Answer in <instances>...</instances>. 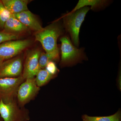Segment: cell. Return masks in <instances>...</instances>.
<instances>
[{"label":"cell","mask_w":121,"mask_h":121,"mask_svg":"<svg viewBox=\"0 0 121 121\" xmlns=\"http://www.w3.org/2000/svg\"><path fill=\"white\" fill-rule=\"evenodd\" d=\"M90 8L85 7L72 13H69L64 18L65 28L69 33L76 47L79 44V33L81 25Z\"/></svg>","instance_id":"6da1fadb"},{"label":"cell","mask_w":121,"mask_h":121,"mask_svg":"<svg viewBox=\"0 0 121 121\" xmlns=\"http://www.w3.org/2000/svg\"><path fill=\"white\" fill-rule=\"evenodd\" d=\"M62 32L60 26L54 23L37 32L35 39L41 43L46 52H51L58 48L57 40Z\"/></svg>","instance_id":"7a4b0ae2"},{"label":"cell","mask_w":121,"mask_h":121,"mask_svg":"<svg viewBox=\"0 0 121 121\" xmlns=\"http://www.w3.org/2000/svg\"><path fill=\"white\" fill-rule=\"evenodd\" d=\"M0 115L4 121H28L30 119L27 109L20 107L16 99L7 103L0 99Z\"/></svg>","instance_id":"3957f363"},{"label":"cell","mask_w":121,"mask_h":121,"mask_svg":"<svg viewBox=\"0 0 121 121\" xmlns=\"http://www.w3.org/2000/svg\"><path fill=\"white\" fill-rule=\"evenodd\" d=\"M61 41V65L69 66L74 64L80 60L83 56L82 49H78L72 43L67 36L60 39Z\"/></svg>","instance_id":"277c9868"},{"label":"cell","mask_w":121,"mask_h":121,"mask_svg":"<svg viewBox=\"0 0 121 121\" xmlns=\"http://www.w3.org/2000/svg\"><path fill=\"white\" fill-rule=\"evenodd\" d=\"M25 80L22 75L17 78H0V99L5 103L15 99L19 87Z\"/></svg>","instance_id":"5b68a950"},{"label":"cell","mask_w":121,"mask_h":121,"mask_svg":"<svg viewBox=\"0 0 121 121\" xmlns=\"http://www.w3.org/2000/svg\"><path fill=\"white\" fill-rule=\"evenodd\" d=\"M40 87L37 86L35 78L26 79L21 83L17 91L16 98L19 105L24 107L39 94Z\"/></svg>","instance_id":"8992f818"},{"label":"cell","mask_w":121,"mask_h":121,"mask_svg":"<svg viewBox=\"0 0 121 121\" xmlns=\"http://www.w3.org/2000/svg\"><path fill=\"white\" fill-rule=\"evenodd\" d=\"M29 40H10L0 44V58L9 59L19 54L30 45Z\"/></svg>","instance_id":"52a82bcc"},{"label":"cell","mask_w":121,"mask_h":121,"mask_svg":"<svg viewBox=\"0 0 121 121\" xmlns=\"http://www.w3.org/2000/svg\"><path fill=\"white\" fill-rule=\"evenodd\" d=\"M22 64L19 57L4 61L0 67V78H17L22 75Z\"/></svg>","instance_id":"ba28073f"},{"label":"cell","mask_w":121,"mask_h":121,"mask_svg":"<svg viewBox=\"0 0 121 121\" xmlns=\"http://www.w3.org/2000/svg\"><path fill=\"white\" fill-rule=\"evenodd\" d=\"M41 53L38 50H34L27 56L22 76L25 79L35 78L41 69L39 64V58Z\"/></svg>","instance_id":"9c48e42d"},{"label":"cell","mask_w":121,"mask_h":121,"mask_svg":"<svg viewBox=\"0 0 121 121\" xmlns=\"http://www.w3.org/2000/svg\"><path fill=\"white\" fill-rule=\"evenodd\" d=\"M12 15L28 29L38 32L43 28L35 15L28 10Z\"/></svg>","instance_id":"30bf717a"},{"label":"cell","mask_w":121,"mask_h":121,"mask_svg":"<svg viewBox=\"0 0 121 121\" xmlns=\"http://www.w3.org/2000/svg\"><path fill=\"white\" fill-rule=\"evenodd\" d=\"M5 8L12 15L28 10V1L26 0H2Z\"/></svg>","instance_id":"8fae6325"},{"label":"cell","mask_w":121,"mask_h":121,"mask_svg":"<svg viewBox=\"0 0 121 121\" xmlns=\"http://www.w3.org/2000/svg\"><path fill=\"white\" fill-rule=\"evenodd\" d=\"M4 28L8 33L21 32L28 29L27 27L12 15L5 23Z\"/></svg>","instance_id":"7c38bea8"},{"label":"cell","mask_w":121,"mask_h":121,"mask_svg":"<svg viewBox=\"0 0 121 121\" xmlns=\"http://www.w3.org/2000/svg\"><path fill=\"white\" fill-rule=\"evenodd\" d=\"M108 1L105 0H79L74 8L71 12L72 13L81 8L91 6V9L99 8L107 4Z\"/></svg>","instance_id":"4fadbf2b"},{"label":"cell","mask_w":121,"mask_h":121,"mask_svg":"<svg viewBox=\"0 0 121 121\" xmlns=\"http://www.w3.org/2000/svg\"><path fill=\"white\" fill-rule=\"evenodd\" d=\"M59 55L58 48L51 52L41 53L39 58V64L40 68H45L48 63L58 59Z\"/></svg>","instance_id":"5bb4252c"},{"label":"cell","mask_w":121,"mask_h":121,"mask_svg":"<svg viewBox=\"0 0 121 121\" xmlns=\"http://www.w3.org/2000/svg\"><path fill=\"white\" fill-rule=\"evenodd\" d=\"M82 119L83 121H121V111L118 110L112 115L106 117H91L83 115Z\"/></svg>","instance_id":"9a60e30c"},{"label":"cell","mask_w":121,"mask_h":121,"mask_svg":"<svg viewBox=\"0 0 121 121\" xmlns=\"http://www.w3.org/2000/svg\"><path fill=\"white\" fill-rule=\"evenodd\" d=\"M48 72L45 69H41L38 72L35 77L36 82L39 87L43 86L55 77Z\"/></svg>","instance_id":"2e32d148"},{"label":"cell","mask_w":121,"mask_h":121,"mask_svg":"<svg viewBox=\"0 0 121 121\" xmlns=\"http://www.w3.org/2000/svg\"><path fill=\"white\" fill-rule=\"evenodd\" d=\"M10 13L5 8L2 1H0V27L3 28L5 23L11 16Z\"/></svg>","instance_id":"e0dca14e"},{"label":"cell","mask_w":121,"mask_h":121,"mask_svg":"<svg viewBox=\"0 0 121 121\" xmlns=\"http://www.w3.org/2000/svg\"><path fill=\"white\" fill-rule=\"evenodd\" d=\"M17 38V35L13 33L0 32V44L6 41L14 40Z\"/></svg>","instance_id":"ac0fdd59"},{"label":"cell","mask_w":121,"mask_h":121,"mask_svg":"<svg viewBox=\"0 0 121 121\" xmlns=\"http://www.w3.org/2000/svg\"><path fill=\"white\" fill-rule=\"evenodd\" d=\"M45 69L50 74L55 76L58 71L56 64L53 61L48 63L46 65Z\"/></svg>","instance_id":"d6986e66"},{"label":"cell","mask_w":121,"mask_h":121,"mask_svg":"<svg viewBox=\"0 0 121 121\" xmlns=\"http://www.w3.org/2000/svg\"><path fill=\"white\" fill-rule=\"evenodd\" d=\"M4 60L2 58H0V67L1 66V65L3 63V62L4 61Z\"/></svg>","instance_id":"ffe728a7"}]
</instances>
